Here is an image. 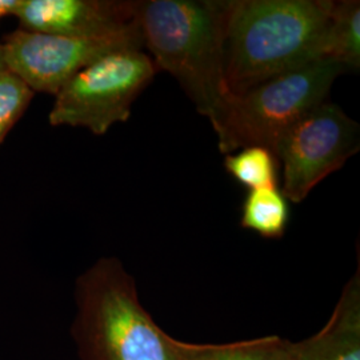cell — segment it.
<instances>
[{
    "label": "cell",
    "mask_w": 360,
    "mask_h": 360,
    "mask_svg": "<svg viewBox=\"0 0 360 360\" xmlns=\"http://www.w3.org/2000/svg\"><path fill=\"white\" fill-rule=\"evenodd\" d=\"M158 70L143 49L110 52L80 70L55 95L49 120L53 127H82L104 135L131 116L132 104Z\"/></svg>",
    "instance_id": "cell-5"
},
{
    "label": "cell",
    "mask_w": 360,
    "mask_h": 360,
    "mask_svg": "<svg viewBox=\"0 0 360 360\" xmlns=\"http://www.w3.org/2000/svg\"><path fill=\"white\" fill-rule=\"evenodd\" d=\"M71 338L80 360H176L168 335L139 299L117 257L98 259L77 276Z\"/></svg>",
    "instance_id": "cell-3"
},
{
    "label": "cell",
    "mask_w": 360,
    "mask_h": 360,
    "mask_svg": "<svg viewBox=\"0 0 360 360\" xmlns=\"http://www.w3.org/2000/svg\"><path fill=\"white\" fill-rule=\"evenodd\" d=\"M335 0H227L226 87L239 95L296 67L321 60Z\"/></svg>",
    "instance_id": "cell-1"
},
{
    "label": "cell",
    "mask_w": 360,
    "mask_h": 360,
    "mask_svg": "<svg viewBox=\"0 0 360 360\" xmlns=\"http://www.w3.org/2000/svg\"><path fill=\"white\" fill-rule=\"evenodd\" d=\"M176 360H296L295 342L279 335L231 343H191L171 338Z\"/></svg>",
    "instance_id": "cell-10"
},
{
    "label": "cell",
    "mask_w": 360,
    "mask_h": 360,
    "mask_svg": "<svg viewBox=\"0 0 360 360\" xmlns=\"http://www.w3.org/2000/svg\"><path fill=\"white\" fill-rule=\"evenodd\" d=\"M34 95L26 83L13 72L6 71L0 75V144L25 115Z\"/></svg>",
    "instance_id": "cell-14"
},
{
    "label": "cell",
    "mask_w": 360,
    "mask_h": 360,
    "mask_svg": "<svg viewBox=\"0 0 360 360\" xmlns=\"http://www.w3.org/2000/svg\"><path fill=\"white\" fill-rule=\"evenodd\" d=\"M296 360H360V269L351 276L330 319L295 342Z\"/></svg>",
    "instance_id": "cell-9"
},
{
    "label": "cell",
    "mask_w": 360,
    "mask_h": 360,
    "mask_svg": "<svg viewBox=\"0 0 360 360\" xmlns=\"http://www.w3.org/2000/svg\"><path fill=\"white\" fill-rule=\"evenodd\" d=\"M19 28L71 38H103L139 26V1L19 0Z\"/></svg>",
    "instance_id": "cell-8"
},
{
    "label": "cell",
    "mask_w": 360,
    "mask_h": 360,
    "mask_svg": "<svg viewBox=\"0 0 360 360\" xmlns=\"http://www.w3.org/2000/svg\"><path fill=\"white\" fill-rule=\"evenodd\" d=\"M340 65L314 60L231 95L212 129L220 153L263 146L275 154L284 134L316 105L327 101Z\"/></svg>",
    "instance_id": "cell-4"
},
{
    "label": "cell",
    "mask_w": 360,
    "mask_h": 360,
    "mask_svg": "<svg viewBox=\"0 0 360 360\" xmlns=\"http://www.w3.org/2000/svg\"><path fill=\"white\" fill-rule=\"evenodd\" d=\"M224 168L248 191L279 187L281 167L276 155L263 146H247L224 155Z\"/></svg>",
    "instance_id": "cell-13"
},
{
    "label": "cell",
    "mask_w": 360,
    "mask_h": 360,
    "mask_svg": "<svg viewBox=\"0 0 360 360\" xmlns=\"http://www.w3.org/2000/svg\"><path fill=\"white\" fill-rule=\"evenodd\" d=\"M18 4L19 0H0V20L7 16H13Z\"/></svg>",
    "instance_id": "cell-15"
},
{
    "label": "cell",
    "mask_w": 360,
    "mask_h": 360,
    "mask_svg": "<svg viewBox=\"0 0 360 360\" xmlns=\"http://www.w3.org/2000/svg\"><path fill=\"white\" fill-rule=\"evenodd\" d=\"M6 71H8V70H7V67H6V60H4V50H3V44L0 43V75H1L3 72H6Z\"/></svg>",
    "instance_id": "cell-16"
},
{
    "label": "cell",
    "mask_w": 360,
    "mask_h": 360,
    "mask_svg": "<svg viewBox=\"0 0 360 360\" xmlns=\"http://www.w3.org/2000/svg\"><path fill=\"white\" fill-rule=\"evenodd\" d=\"M227 0L139 1L143 50L175 77L196 111L215 124L231 94L223 71Z\"/></svg>",
    "instance_id": "cell-2"
},
{
    "label": "cell",
    "mask_w": 360,
    "mask_h": 360,
    "mask_svg": "<svg viewBox=\"0 0 360 360\" xmlns=\"http://www.w3.org/2000/svg\"><path fill=\"white\" fill-rule=\"evenodd\" d=\"M321 59L340 65L345 72L360 68V3L335 1L323 40Z\"/></svg>",
    "instance_id": "cell-11"
},
{
    "label": "cell",
    "mask_w": 360,
    "mask_h": 360,
    "mask_svg": "<svg viewBox=\"0 0 360 360\" xmlns=\"http://www.w3.org/2000/svg\"><path fill=\"white\" fill-rule=\"evenodd\" d=\"M359 148V124L338 104L323 102L300 117L276 146L281 191L288 202L302 203Z\"/></svg>",
    "instance_id": "cell-6"
},
{
    "label": "cell",
    "mask_w": 360,
    "mask_h": 360,
    "mask_svg": "<svg viewBox=\"0 0 360 360\" xmlns=\"http://www.w3.org/2000/svg\"><path fill=\"white\" fill-rule=\"evenodd\" d=\"M3 44L6 67L35 92L56 95L80 70L110 52L143 49L141 27L103 38H71L22 28Z\"/></svg>",
    "instance_id": "cell-7"
},
{
    "label": "cell",
    "mask_w": 360,
    "mask_h": 360,
    "mask_svg": "<svg viewBox=\"0 0 360 360\" xmlns=\"http://www.w3.org/2000/svg\"><path fill=\"white\" fill-rule=\"evenodd\" d=\"M291 218L290 202L279 187L251 190L242 203L240 226L264 239H282Z\"/></svg>",
    "instance_id": "cell-12"
}]
</instances>
